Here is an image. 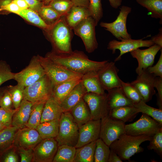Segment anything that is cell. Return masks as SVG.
Here are the masks:
<instances>
[{"label": "cell", "mask_w": 162, "mask_h": 162, "mask_svg": "<svg viewBox=\"0 0 162 162\" xmlns=\"http://www.w3.org/2000/svg\"><path fill=\"white\" fill-rule=\"evenodd\" d=\"M44 69L37 56H33L28 65L20 71L15 73L14 79L25 87L35 82L44 76Z\"/></svg>", "instance_id": "obj_9"}, {"label": "cell", "mask_w": 162, "mask_h": 162, "mask_svg": "<svg viewBox=\"0 0 162 162\" xmlns=\"http://www.w3.org/2000/svg\"><path fill=\"white\" fill-rule=\"evenodd\" d=\"M16 149L17 152L20 157V162H32L33 157V149H26L21 148Z\"/></svg>", "instance_id": "obj_49"}, {"label": "cell", "mask_w": 162, "mask_h": 162, "mask_svg": "<svg viewBox=\"0 0 162 162\" xmlns=\"http://www.w3.org/2000/svg\"><path fill=\"white\" fill-rule=\"evenodd\" d=\"M17 149L13 146L0 154V161L18 162L19 159L16 153Z\"/></svg>", "instance_id": "obj_45"}, {"label": "cell", "mask_w": 162, "mask_h": 162, "mask_svg": "<svg viewBox=\"0 0 162 162\" xmlns=\"http://www.w3.org/2000/svg\"><path fill=\"white\" fill-rule=\"evenodd\" d=\"M101 119L91 120L79 128V137L75 147L79 148L99 138Z\"/></svg>", "instance_id": "obj_19"}, {"label": "cell", "mask_w": 162, "mask_h": 162, "mask_svg": "<svg viewBox=\"0 0 162 162\" xmlns=\"http://www.w3.org/2000/svg\"><path fill=\"white\" fill-rule=\"evenodd\" d=\"M70 112L79 128L92 120L89 108L83 99L75 105Z\"/></svg>", "instance_id": "obj_27"}, {"label": "cell", "mask_w": 162, "mask_h": 162, "mask_svg": "<svg viewBox=\"0 0 162 162\" xmlns=\"http://www.w3.org/2000/svg\"><path fill=\"white\" fill-rule=\"evenodd\" d=\"M154 44L151 39L135 40L130 38L122 39L120 41L113 40L108 43L107 48L111 50L112 54L115 53L117 50L120 51L119 55L114 60L115 62L121 60L122 56L126 53L130 52L140 47H149Z\"/></svg>", "instance_id": "obj_13"}, {"label": "cell", "mask_w": 162, "mask_h": 162, "mask_svg": "<svg viewBox=\"0 0 162 162\" xmlns=\"http://www.w3.org/2000/svg\"><path fill=\"white\" fill-rule=\"evenodd\" d=\"M0 107L7 110H12L14 107L11 96L8 90L7 86L1 99Z\"/></svg>", "instance_id": "obj_47"}, {"label": "cell", "mask_w": 162, "mask_h": 162, "mask_svg": "<svg viewBox=\"0 0 162 162\" xmlns=\"http://www.w3.org/2000/svg\"><path fill=\"white\" fill-rule=\"evenodd\" d=\"M37 12L44 22L49 26L54 24L62 17L48 5L44 4Z\"/></svg>", "instance_id": "obj_36"}, {"label": "cell", "mask_w": 162, "mask_h": 162, "mask_svg": "<svg viewBox=\"0 0 162 162\" xmlns=\"http://www.w3.org/2000/svg\"><path fill=\"white\" fill-rule=\"evenodd\" d=\"M46 56L69 70L83 75L90 72H97L108 61L91 60L84 52L77 50L67 53L53 51L48 52Z\"/></svg>", "instance_id": "obj_1"}, {"label": "cell", "mask_w": 162, "mask_h": 162, "mask_svg": "<svg viewBox=\"0 0 162 162\" xmlns=\"http://www.w3.org/2000/svg\"><path fill=\"white\" fill-rule=\"evenodd\" d=\"M107 94V104L109 110L124 106H133L132 101L124 93L121 87L112 88Z\"/></svg>", "instance_id": "obj_21"}, {"label": "cell", "mask_w": 162, "mask_h": 162, "mask_svg": "<svg viewBox=\"0 0 162 162\" xmlns=\"http://www.w3.org/2000/svg\"><path fill=\"white\" fill-rule=\"evenodd\" d=\"M118 71L115 62L108 61L97 72L100 82L105 90L121 87L122 80L118 75Z\"/></svg>", "instance_id": "obj_17"}, {"label": "cell", "mask_w": 162, "mask_h": 162, "mask_svg": "<svg viewBox=\"0 0 162 162\" xmlns=\"http://www.w3.org/2000/svg\"><path fill=\"white\" fill-rule=\"evenodd\" d=\"M131 10V7L123 5L120 8L119 14L114 21L109 23L102 22L100 25L111 33L118 40L131 38V35L127 31L126 27L127 17Z\"/></svg>", "instance_id": "obj_11"}, {"label": "cell", "mask_w": 162, "mask_h": 162, "mask_svg": "<svg viewBox=\"0 0 162 162\" xmlns=\"http://www.w3.org/2000/svg\"><path fill=\"white\" fill-rule=\"evenodd\" d=\"M29 6V8L38 12L44 4L43 2L38 0H24Z\"/></svg>", "instance_id": "obj_52"}, {"label": "cell", "mask_w": 162, "mask_h": 162, "mask_svg": "<svg viewBox=\"0 0 162 162\" xmlns=\"http://www.w3.org/2000/svg\"><path fill=\"white\" fill-rule=\"evenodd\" d=\"M64 112L60 104L52 96L44 104L40 123L59 119Z\"/></svg>", "instance_id": "obj_20"}, {"label": "cell", "mask_w": 162, "mask_h": 162, "mask_svg": "<svg viewBox=\"0 0 162 162\" xmlns=\"http://www.w3.org/2000/svg\"><path fill=\"white\" fill-rule=\"evenodd\" d=\"M83 99L89 108L92 120H100L108 115L106 93H87Z\"/></svg>", "instance_id": "obj_12"}, {"label": "cell", "mask_w": 162, "mask_h": 162, "mask_svg": "<svg viewBox=\"0 0 162 162\" xmlns=\"http://www.w3.org/2000/svg\"><path fill=\"white\" fill-rule=\"evenodd\" d=\"M161 49L162 47L154 44L147 49L141 50L138 48L130 52L132 56L137 61L138 66L136 69L137 75L143 70L152 66L156 55Z\"/></svg>", "instance_id": "obj_18"}, {"label": "cell", "mask_w": 162, "mask_h": 162, "mask_svg": "<svg viewBox=\"0 0 162 162\" xmlns=\"http://www.w3.org/2000/svg\"><path fill=\"white\" fill-rule=\"evenodd\" d=\"M53 0H44L43 2L45 5H47L51 1Z\"/></svg>", "instance_id": "obj_60"}, {"label": "cell", "mask_w": 162, "mask_h": 162, "mask_svg": "<svg viewBox=\"0 0 162 162\" xmlns=\"http://www.w3.org/2000/svg\"><path fill=\"white\" fill-rule=\"evenodd\" d=\"M47 5L56 10L62 16H65L74 6L71 0H53Z\"/></svg>", "instance_id": "obj_40"}, {"label": "cell", "mask_w": 162, "mask_h": 162, "mask_svg": "<svg viewBox=\"0 0 162 162\" xmlns=\"http://www.w3.org/2000/svg\"><path fill=\"white\" fill-rule=\"evenodd\" d=\"M157 63L154 66H150L146 69L149 73L153 74L156 76L162 78V50Z\"/></svg>", "instance_id": "obj_48"}, {"label": "cell", "mask_w": 162, "mask_h": 162, "mask_svg": "<svg viewBox=\"0 0 162 162\" xmlns=\"http://www.w3.org/2000/svg\"><path fill=\"white\" fill-rule=\"evenodd\" d=\"M133 106L138 109L139 112L148 116L162 125V109L151 107L142 100Z\"/></svg>", "instance_id": "obj_35"}, {"label": "cell", "mask_w": 162, "mask_h": 162, "mask_svg": "<svg viewBox=\"0 0 162 162\" xmlns=\"http://www.w3.org/2000/svg\"><path fill=\"white\" fill-rule=\"evenodd\" d=\"M111 6L115 9L118 8L121 5L122 0H108Z\"/></svg>", "instance_id": "obj_57"}, {"label": "cell", "mask_w": 162, "mask_h": 162, "mask_svg": "<svg viewBox=\"0 0 162 162\" xmlns=\"http://www.w3.org/2000/svg\"><path fill=\"white\" fill-rule=\"evenodd\" d=\"M139 113L138 109L134 106H124L110 110L108 115L112 118L125 123L132 120Z\"/></svg>", "instance_id": "obj_26"}, {"label": "cell", "mask_w": 162, "mask_h": 162, "mask_svg": "<svg viewBox=\"0 0 162 162\" xmlns=\"http://www.w3.org/2000/svg\"><path fill=\"white\" fill-rule=\"evenodd\" d=\"M42 140L36 129L25 127L16 132L13 146L16 149H33Z\"/></svg>", "instance_id": "obj_16"}, {"label": "cell", "mask_w": 162, "mask_h": 162, "mask_svg": "<svg viewBox=\"0 0 162 162\" xmlns=\"http://www.w3.org/2000/svg\"><path fill=\"white\" fill-rule=\"evenodd\" d=\"M21 10L15 3L12 1L8 4L0 8V14H3L12 13L17 15Z\"/></svg>", "instance_id": "obj_50"}, {"label": "cell", "mask_w": 162, "mask_h": 162, "mask_svg": "<svg viewBox=\"0 0 162 162\" xmlns=\"http://www.w3.org/2000/svg\"><path fill=\"white\" fill-rule=\"evenodd\" d=\"M123 161L117 154L110 150L108 162H122Z\"/></svg>", "instance_id": "obj_54"}, {"label": "cell", "mask_w": 162, "mask_h": 162, "mask_svg": "<svg viewBox=\"0 0 162 162\" xmlns=\"http://www.w3.org/2000/svg\"><path fill=\"white\" fill-rule=\"evenodd\" d=\"M6 87L7 86H4L0 88V104L1 98Z\"/></svg>", "instance_id": "obj_59"}, {"label": "cell", "mask_w": 162, "mask_h": 162, "mask_svg": "<svg viewBox=\"0 0 162 162\" xmlns=\"http://www.w3.org/2000/svg\"><path fill=\"white\" fill-rule=\"evenodd\" d=\"M156 77L146 69L144 70L138 75L135 80L130 83L138 90L142 100L146 103L151 100L155 94L154 82Z\"/></svg>", "instance_id": "obj_14"}, {"label": "cell", "mask_w": 162, "mask_h": 162, "mask_svg": "<svg viewBox=\"0 0 162 162\" xmlns=\"http://www.w3.org/2000/svg\"><path fill=\"white\" fill-rule=\"evenodd\" d=\"M19 129L11 126L0 131V154L13 146L15 134Z\"/></svg>", "instance_id": "obj_31"}, {"label": "cell", "mask_w": 162, "mask_h": 162, "mask_svg": "<svg viewBox=\"0 0 162 162\" xmlns=\"http://www.w3.org/2000/svg\"><path fill=\"white\" fill-rule=\"evenodd\" d=\"M16 110H7L0 107V122L5 127L12 126V117Z\"/></svg>", "instance_id": "obj_46"}, {"label": "cell", "mask_w": 162, "mask_h": 162, "mask_svg": "<svg viewBox=\"0 0 162 162\" xmlns=\"http://www.w3.org/2000/svg\"><path fill=\"white\" fill-rule=\"evenodd\" d=\"M53 86L45 75L32 84L25 87L23 99L33 104L45 103L52 96Z\"/></svg>", "instance_id": "obj_6"}, {"label": "cell", "mask_w": 162, "mask_h": 162, "mask_svg": "<svg viewBox=\"0 0 162 162\" xmlns=\"http://www.w3.org/2000/svg\"><path fill=\"white\" fill-rule=\"evenodd\" d=\"M58 148L55 138L42 139L33 149L32 162H52Z\"/></svg>", "instance_id": "obj_15"}, {"label": "cell", "mask_w": 162, "mask_h": 162, "mask_svg": "<svg viewBox=\"0 0 162 162\" xmlns=\"http://www.w3.org/2000/svg\"><path fill=\"white\" fill-rule=\"evenodd\" d=\"M59 119L40 123L37 127L36 130L41 138L44 139L55 138L58 131Z\"/></svg>", "instance_id": "obj_29"}, {"label": "cell", "mask_w": 162, "mask_h": 162, "mask_svg": "<svg viewBox=\"0 0 162 162\" xmlns=\"http://www.w3.org/2000/svg\"><path fill=\"white\" fill-rule=\"evenodd\" d=\"M162 128V125L148 116L142 113L136 122L125 126V133L133 136H152Z\"/></svg>", "instance_id": "obj_10"}, {"label": "cell", "mask_w": 162, "mask_h": 162, "mask_svg": "<svg viewBox=\"0 0 162 162\" xmlns=\"http://www.w3.org/2000/svg\"><path fill=\"white\" fill-rule=\"evenodd\" d=\"M14 74L6 62L0 60V86L8 81L14 79Z\"/></svg>", "instance_id": "obj_44"}, {"label": "cell", "mask_w": 162, "mask_h": 162, "mask_svg": "<svg viewBox=\"0 0 162 162\" xmlns=\"http://www.w3.org/2000/svg\"><path fill=\"white\" fill-rule=\"evenodd\" d=\"M154 86L158 92L157 105L159 108L162 109V78L156 76L154 81Z\"/></svg>", "instance_id": "obj_51"}, {"label": "cell", "mask_w": 162, "mask_h": 162, "mask_svg": "<svg viewBox=\"0 0 162 162\" xmlns=\"http://www.w3.org/2000/svg\"><path fill=\"white\" fill-rule=\"evenodd\" d=\"M98 23L91 16L83 19L73 29L75 34L82 39L86 50L93 52L98 47L96 37L95 27Z\"/></svg>", "instance_id": "obj_7"}, {"label": "cell", "mask_w": 162, "mask_h": 162, "mask_svg": "<svg viewBox=\"0 0 162 162\" xmlns=\"http://www.w3.org/2000/svg\"><path fill=\"white\" fill-rule=\"evenodd\" d=\"M38 1H41V2H43V1L44 0H38Z\"/></svg>", "instance_id": "obj_62"}, {"label": "cell", "mask_w": 162, "mask_h": 162, "mask_svg": "<svg viewBox=\"0 0 162 162\" xmlns=\"http://www.w3.org/2000/svg\"><path fill=\"white\" fill-rule=\"evenodd\" d=\"M96 140L76 148L73 162H93Z\"/></svg>", "instance_id": "obj_30"}, {"label": "cell", "mask_w": 162, "mask_h": 162, "mask_svg": "<svg viewBox=\"0 0 162 162\" xmlns=\"http://www.w3.org/2000/svg\"><path fill=\"white\" fill-rule=\"evenodd\" d=\"M110 149L100 138L96 140L94 156V162H108Z\"/></svg>", "instance_id": "obj_37"}, {"label": "cell", "mask_w": 162, "mask_h": 162, "mask_svg": "<svg viewBox=\"0 0 162 162\" xmlns=\"http://www.w3.org/2000/svg\"><path fill=\"white\" fill-rule=\"evenodd\" d=\"M72 30L62 16L47 31H45L54 50L58 53H67L72 50L71 42Z\"/></svg>", "instance_id": "obj_3"}, {"label": "cell", "mask_w": 162, "mask_h": 162, "mask_svg": "<svg viewBox=\"0 0 162 162\" xmlns=\"http://www.w3.org/2000/svg\"><path fill=\"white\" fill-rule=\"evenodd\" d=\"M17 15L45 31H47L51 27V26L48 25L44 22L37 11L30 8L22 10Z\"/></svg>", "instance_id": "obj_32"}, {"label": "cell", "mask_w": 162, "mask_h": 162, "mask_svg": "<svg viewBox=\"0 0 162 162\" xmlns=\"http://www.w3.org/2000/svg\"><path fill=\"white\" fill-rule=\"evenodd\" d=\"M45 103L33 104L29 118L26 127L36 129L40 123L42 111Z\"/></svg>", "instance_id": "obj_38"}, {"label": "cell", "mask_w": 162, "mask_h": 162, "mask_svg": "<svg viewBox=\"0 0 162 162\" xmlns=\"http://www.w3.org/2000/svg\"><path fill=\"white\" fill-rule=\"evenodd\" d=\"M87 93L81 81L66 96L60 104L64 111H70Z\"/></svg>", "instance_id": "obj_22"}, {"label": "cell", "mask_w": 162, "mask_h": 162, "mask_svg": "<svg viewBox=\"0 0 162 162\" xmlns=\"http://www.w3.org/2000/svg\"><path fill=\"white\" fill-rule=\"evenodd\" d=\"M151 137L148 135L133 136L125 133L112 142L109 147L122 161L129 160L135 154L144 151L140 145L146 141H149Z\"/></svg>", "instance_id": "obj_2"}, {"label": "cell", "mask_w": 162, "mask_h": 162, "mask_svg": "<svg viewBox=\"0 0 162 162\" xmlns=\"http://www.w3.org/2000/svg\"><path fill=\"white\" fill-rule=\"evenodd\" d=\"M74 5L88 8L89 0H71Z\"/></svg>", "instance_id": "obj_55"}, {"label": "cell", "mask_w": 162, "mask_h": 162, "mask_svg": "<svg viewBox=\"0 0 162 162\" xmlns=\"http://www.w3.org/2000/svg\"><path fill=\"white\" fill-rule=\"evenodd\" d=\"M76 148L74 146L62 145L58 146L53 162H73Z\"/></svg>", "instance_id": "obj_34"}, {"label": "cell", "mask_w": 162, "mask_h": 162, "mask_svg": "<svg viewBox=\"0 0 162 162\" xmlns=\"http://www.w3.org/2000/svg\"><path fill=\"white\" fill-rule=\"evenodd\" d=\"M125 123L112 118L109 115L101 119L99 138L108 146L125 134Z\"/></svg>", "instance_id": "obj_8"}, {"label": "cell", "mask_w": 162, "mask_h": 162, "mask_svg": "<svg viewBox=\"0 0 162 162\" xmlns=\"http://www.w3.org/2000/svg\"><path fill=\"white\" fill-rule=\"evenodd\" d=\"M79 127L70 111H64L59 120L58 134L55 138L58 146L67 145L75 147L79 137Z\"/></svg>", "instance_id": "obj_4"}, {"label": "cell", "mask_w": 162, "mask_h": 162, "mask_svg": "<svg viewBox=\"0 0 162 162\" xmlns=\"http://www.w3.org/2000/svg\"><path fill=\"white\" fill-rule=\"evenodd\" d=\"M89 16L88 8L74 5L64 17L67 24L73 30L80 22Z\"/></svg>", "instance_id": "obj_25"}, {"label": "cell", "mask_w": 162, "mask_h": 162, "mask_svg": "<svg viewBox=\"0 0 162 162\" xmlns=\"http://www.w3.org/2000/svg\"><path fill=\"white\" fill-rule=\"evenodd\" d=\"M136 2L146 8L150 13L151 16L160 19L162 23V0H136Z\"/></svg>", "instance_id": "obj_33"}, {"label": "cell", "mask_w": 162, "mask_h": 162, "mask_svg": "<svg viewBox=\"0 0 162 162\" xmlns=\"http://www.w3.org/2000/svg\"><path fill=\"white\" fill-rule=\"evenodd\" d=\"M33 104L31 102L23 99L13 115L11 125L20 128L25 127L29 119Z\"/></svg>", "instance_id": "obj_23"}, {"label": "cell", "mask_w": 162, "mask_h": 162, "mask_svg": "<svg viewBox=\"0 0 162 162\" xmlns=\"http://www.w3.org/2000/svg\"><path fill=\"white\" fill-rule=\"evenodd\" d=\"M12 1L15 3L21 10L29 8V6L24 0H12Z\"/></svg>", "instance_id": "obj_56"}, {"label": "cell", "mask_w": 162, "mask_h": 162, "mask_svg": "<svg viewBox=\"0 0 162 162\" xmlns=\"http://www.w3.org/2000/svg\"><path fill=\"white\" fill-rule=\"evenodd\" d=\"M121 87L126 96L134 104L142 100V97L138 90L130 83L125 82L122 80Z\"/></svg>", "instance_id": "obj_41"}, {"label": "cell", "mask_w": 162, "mask_h": 162, "mask_svg": "<svg viewBox=\"0 0 162 162\" xmlns=\"http://www.w3.org/2000/svg\"><path fill=\"white\" fill-rule=\"evenodd\" d=\"M158 33L152 37L151 39L154 44H156L162 47V29L161 27L159 30Z\"/></svg>", "instance_id": "obj_53"}, {"label": "cell", "mask_w": 162, "mask_h": 162, "mask_svg": "<svg viewBox=\"0 0 162 162\" xmlns=\"http://www.w3.org/2000/svg\"><path fill=\"white\" fill-rule=\"evenodd\" d=\"M7 88L11 96L14 107V109L16 110L23 99L25 87L17 84L15 86H8Z\"/></svg>", "instance_id": "obj_39"}, {"label": "cell", "mask_w": 162, "mask_h": 162, "mask_svg": "<svg viewBox=\"0 0 162 162\" xmlns=\"http://www.w3.org/2000/svg\"><path fill=\"white\" fill-rule=\"evenodd\" d=\"M82 77L71 79L54 86L52 96L60 104L66 96L81 81Z\"/></svg>", "instance_id": "obj_24"}, {"label": "cell", "mask_w": 162, "mask_h": 162, "mask_svg": "<svg viewBox=\"0 0 162 162\" xmlns=\"http://www.w3.org/2000/svg\"><path fill=\"white\" fill-rule=\"evenodd\" d=\"M5 127L4 125L0 122V131Z\"/></svg>", "instance_id": "obj_61"}, {"label": "cell", "mask_w": 162, "mask_h": 162, "mask_svg": "<svg viewBox=\"0 0 162 162\" xmlns=\"http://www.w3.org/2000/svg\"><path fill=\"white\" fill-rule=\"evenodd\" d=\"M37 56L46 75L53 86L64 81L83 76L69 70L46 56Z\"/></svg>", "instance_id": "obj_5"}, {"label": "cell", "mask_w": 162, "mask_h": 162, "mask_svg": "<svg viewBox=\"0 0 162 162\" xmlns=\"http://www.w3.org/2000/svg\"><path fill=\"white\" fill-rule=\"evenodd\" d=\"M12 0H0V8L10 3Z\"/></svg>", "instance_id": "obj_58"}, {"label": "cell", "mask_w": 162, "mask_h": 162, "mask_svg": "<svg viewBox=\"0 0 162 162\" xmlns=\"http://www.w3.org/2000/svg\"><path fill=\"white\" fill-rule=\"evenodd\" d=\"M88 9L91 16L98 23L103 16L101 0H89Z\"/></svg>", "instance_id": "obj_43"}, {"label": "cell", "mask_w": 162, "mask_h": 162, "mask_svg": "<svg viewBox=\"0 0 162 162\" xmlns=\"http://www.w3.org/2000/svg\"><path fill=\"white\" fill-rule=\"evenodd\" d=\"M81 81L87 93L104 94L105 92L99 80L97 72H92L83 75Z\"/></svg>", "instance_id": "obj_28"}, {"label": "cell", "mask_w": 162, "mask_h": 162, "mask_svg": "<svg viewBox=\"0 0 162 162\" xmlns=\"http://www.w3.org/2000/svg\"><path fill=\"white\" fill-rule=\"evenodd\" d=\"M149 145L147 148L148 150H153L162 158V128L152 136Z\"/></svg>", "instance_id": "obj_42"}]
</instances>
